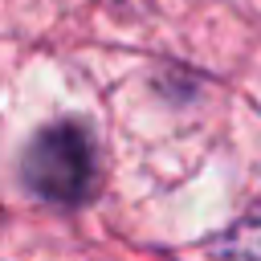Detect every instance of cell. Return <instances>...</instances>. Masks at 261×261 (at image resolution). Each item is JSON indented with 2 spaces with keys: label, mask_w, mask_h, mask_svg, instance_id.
<instances>
[{
  "label": "cell",
  "mask_w": 261,
  "mask_h": 261,
  "mask_svg": "<svg viewBox=\"0 0 261 261\" xmlns=\"http://www.w3.org/2000/svg\"><path fill=\"white\" fill-rule=\"evenodd\" d=\"M24 179L53 204H82L98 184L94 139L82 122H53L24 147Z\"/></svg>",
  "instance_id": "1"
}]
</instances>
